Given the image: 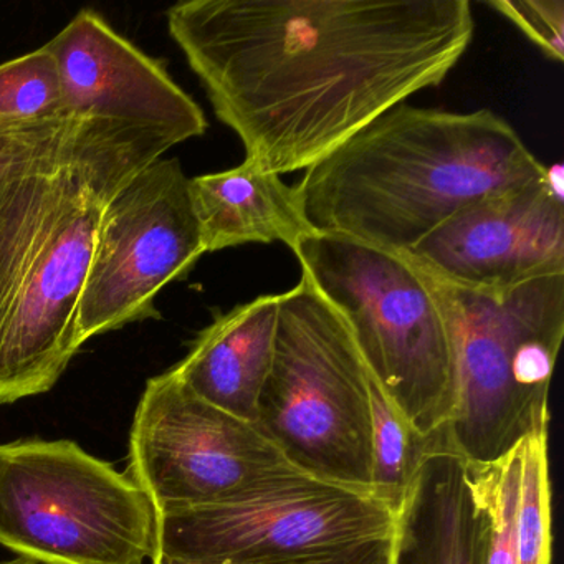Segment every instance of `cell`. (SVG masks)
Segmentation results:
<instances>
[{"instance_id":"3","label":"cell","mask_w":564,"mask_h":564,"mask_svg":"<svg viewBox=\"0 0 564 564\" xmlns=\"http://www.w3.org/2000/svg\"><path fill=\"white\" fill-rule=\"evenodd\" d=\"M544 170L494 111L401 104L305 170L295 189L313 232L408 253L458 210Z\"/></svg>"},{"instance_id":"5","label":"cell","mask_w":564,"mask_h":564,"mask_svg":"<svg viewBox=\"0 0 564 564\" xmlns=\"http://www.w3.org/2000/svg\"><path fill=\"white\" fill-rule=\"evenodd\" d=\"M435 283L454 336L457 381L442 444L468 464H494L547 432L564 336V273L498 290Z\"/></svg>"},{"instance_id":"11","label":"cell","mask_w":564,"mask_h":564,"mask_svg":"<svg viewBox=\"0 0 564 564\" xmlns=\"http://www.w3.org/2000/svg\"><path fill=\"white\" fill-rule=\"evenodd\" d=\"M438 282L498 290L564 273V194L546 181L458 210L404 253Z\"/></svg>"},{"instance_id":"6","label":"cell","mask_w":564,"mask_h":564,"mask_svg":"<svg viewBox=\"0 0 564 564\" xmlns=\"http://www.w3.org/2000/svg\"><path fill=\"white\" fill-rule=\"evenodd\" d=\"M279 296L257 429L296 470L372 495L371 376L355 339L303 273Z\"/></svg>"},{"instance_id":"21","label":"cell","mask_w":564,"mask_h":564,"mask_svg":"<svg viewBox=\"0 0 564 564\" xmlns=\"http://www.w3.org/2000/svg\"><path fill=\"white\" fill-rule=\"evenodd\" d=\"M392 534L389 536L369 538L346 546L332 547V550L316 551L303 556L282 557V560L250 561L240 564H391ZM153 564H220V563H191V561L176 560V557L156 554Z\"/></svg>"},{"instance_id":"19","label":"cell","mask_w":564,"mask_h":564,"mask_svg":"<svg viewBox=\"0 0 564 564\" xmlns=\"http://www.w3.org/2000/svg\"><path fill=\"white\" fill-rule=\"evenodd\" d=\"M521 442L494 464L471 465L478 490L487 503L485 564H517V517L520 501Z\"/></svg>"},{"instance_id":"18","label":"cell","mask_w":564,"mask_h":564,"mask_svg":"<svg viewBox=\"0 0 564 564\" xmlns=\"http://www.w3.org/2000/svg\"><path fill=\"white\" fill-rule=\"evenodd\" d=\"M520 501L517 517V564H551V484L547 432L521 442Z\"/></svg>"},{"instance_id":"13","label":"cell","mask_w":564,"mask_h":564,"mask_svg":"<svg viewBox=\"0 0 564 564\" xmlns=\"http://www.w3.org/2000/svg\"><path fill=\"white\" fill-rule=\"evenodd\" d=\"M487 533V503L471 465L434 448L395 511L391 564H485Z\"/></svg>"},{"instance_id":"8","label":"cell","mask_w":564,"mask_h":564,"mask_svg":"<svg viewBox=\"0 0 564 564\" xmlns=\"http://www.w3.org/2000/svg\"><path fill=\"white\" fill-rule=\"evenodd\" d=\"M395 511L293 468L223 503L160 514L158 554L191 563L282 560L389 536Z\"/></svg>"},{"instance_id":"2","label":"cell","mask_w":564,"mask_h":564,"mask_svg":"<svg viewBox=\"0 0 564 564\" xmlns=\"http://www.w3.org/2000/svg\"><path fill=\"white\" fill-rule=\"evenodd\" d=\"M176 144L64 117L0 181V404L54 388L84 346L78 313L105 210Z\"/></svg>"},{"instance_id":"22","label":"cell","mask_w":564,"mask_h":564,"mask_svg":"<svg viewBox=\"0 0 564 564\" xmlns=\"http://www.w3.org/2000/svg\"><path fill=\"white\" fill-rule=\"evenodd\" d=\"M61 118L64 117L32 123L0 124V181L45 140Z\"/></svg>"},{"instance_id":"14","label":"cell","mask_w":564,"mask_h":564,"mask_svg":"<svg viewBox=\"0 0 564 564\" xmlns=\"http://www.w3.org/2000/svg\"><path fill=\"white\" fill-rule=\"evenodd\" d=\"M279 302V295H263L217 316L174 372L204 401L256 424L272 365Z\"/></svg>"},{"instance_id":"17","label":"cell","mask_w":564,"mask_h":564,"mask_svg":"<svg viewBox=\"0 0 564 564\" xmlns=\"http://www.w3.org/2000/svg\"><path fill=\"white\" fill-rule=\"evenodd\" d=\"M65 117L57 61L47 47L0 65V124Z\"/></svg>"},{"instance_id":"7","label":"cell","mask_w":564,"mask_h":564,"mask_svg":"<svg viewBox=\"0 0 564 564\" xmlns=\"http://www.w3.org/2000/svg\"><path fill=\"white\" fill-rule=\"evenodd\" d=\"M147 491L72 441L0 445V544L52 564H143L158 554Z\"/></svg>"},{"instance_id":"20","label":"cell","mask_w":564,"mask_h":564,"mask_svg":"<svg viewBox=\"0 0 564 564\" xmlns=\"http://www.w3.org/2000/svg\"><path fill=\"white\" fill-rule=\"evenodd\" d=\"M494 11L510 21L551 61H564L563 0H490Z\"/></svg>"},{"instance_id":"10","label":"cell","mask_w":564,"mask_h":564,"mask_svg":"<svg viewBox=\"0 0 564 564\" xmlns=\"http://www.w3.org/2000/svg\"><path fill=\"white\" fill-rule=\"evenodd\" d=\"M206 253L191 204L189 177L177 160L151 163L105 210L82 295V341L156 318L158 293Z\"/></svg>"},{"instance_id":"15","label":"cell","mask_w":564,"mask_h":564,"mask_svg":"<svg viewBox=\"0 0 564 564\" xmlns=\"http://www.w3.org/2000/svg\"><path fill=\"white\" fill-rule=\"evenodd\" d=\"M189 194L206 253L243 243L282 242L293 250L313 234L295 186L247 161L232 170L193 177Z\"/></svg>"},{"instance_id":"9","label":"cell","mask_w":564,"mask_h":564,"mask_svg":"<svg viewBox=\"0 0 564 564\" xmlns=\"http://www.w3.org/2000/svg\"><path fill=\"white\" fill-rule=\"evenodd\" d=\"M252 422L194 394L174 369L148 381L130 434V477L158 514L223 503L292 471Z\"/></svg>"},{"instance_id":"1","label":"cell","mask_w":564,"mask_h":564,"mask_svg":"<svg viewBox=\"0 0 564 564\" xmlns=\"http://www.w3.org/2000/svg\"><path fill=\"white\" fill-rule=\"evenodd\" d=\"M166 19L243 161L279 176L438 87L475 32L468 0H189Z\"/></svg>"},{"instance_id":"23","label":"cell","mask_w":564,"mask_h":564,"mask_svg":"<svg viewBox=\"0 0 564 564\" xmlns=\"http://www.w3.org/2000/svg\"><path fill=\"white\" fill-rule=\"evenodd\" d=\"M0 564H52L47 563V561L35 560V557L22 556L19 554L14 560L0 561Z\"/></svg>"},{"instance_id":"12","label":"cell","mask_w":564,"mask_h":564,"mask_svg":"<svg viewBox=\"0 0 564 564\" xmlns=\"http://www.w3.org/2000/svg\"><path fill=\"white\" fill-rule=\"evenodd\" d=\"M45 47L57 61L65 117L151 128L177 144L206 133L204 111L163 64L97 12H78Z\"/></svg>"},{"instance_id":"16","label":"cell","mask_w":564,"mask_h":564,"mask_svg":"<svg viewBox=\"0 0 564 564\" xmlns=\"http://www.w3.org/2000/svg\"><path fill=\"white\" fill-rule=\"evenodd\" d=\"M369 392L372 495L398 511L425 455L434 448H441V438L424 437L412 429L372 378Z\"/></svg>"},{"instance_id":"4","label":"cell","mask_w":564,"mask_h":564,"mask_svg":"<svg viewBox=\"0 0 564 564\" xmlns=\"http://www.w3.org/2000/svg\"><path fill=\"white\" fill-rule=\"evenodd\" d=\"M303 275L345 319L382 394L412 429L442 438L455 405V348L437 283L404 253L310 234Z\"/></svg>"}]
</instances>
